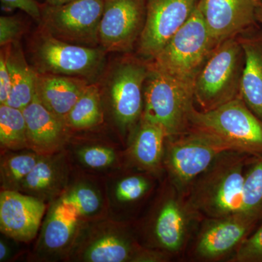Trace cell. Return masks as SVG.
Listing matches in <instances>:
<instances>
[{"mask_svg":"<svg viewBox=\"0 0 262 262\" xmlns=\"http://www.w3.org/2000/svg\"><path fill=\"white\" fill-rule=\"evenodd\" d=\"M149 189L147 179L140 176H132L122 179L116 188L117 199L122 203L138 201Z\"/></svg>","mask_w":262,"mask_h":262,"instance_id":"f1b7e54d","label":"cell"},{"mask_svg":"<svg viewBox=\"0 0 262 262\" xmlns=\"http://www.w3.org/2000/svg\"><path fill=\"white\" fill-rule=\"evenodd\" d=\"M198 0H146L144 30L138 41V53L154 58L192 16Z\"/></svg>","mask_w":262,"mask_h":262,"instance_id":"8fae6325","label":"cell"},{"mask_svg":"<svg viewBox=\"0 0 262 262\" xmlns=\"http://www.w3.org/2000/svg\"><path fill=\"white\" fill-rule=\"evenodd\" d=\"M130 243L116 234H107L95 241L84 253V259L91 262H122L139 260Z\"/></svg>","mask_w":262,"mask_h":262,"instance_id":"603a6c76","label":"cell"},{"mask_svg":"<svg viewBox=\"0 0 262 262\" xmlns=\"http://www.w3.org/2000/svg\"><path fill=\"white\" fill-rule=\"evenodd\" d=\"M32 153H26L10 157L1 164V181L7 190L20 189V184L40 159Z\"/></svg>","mask_w":262,"mask_h":262,"instance_id":"484cf974","label":"cell"},{"mask_svg":"<svg viewBox=\"0 0 262 262\" xmlns=\"http://www.w3.org/2000/svg\"><path fill=\"white\" fill-rule=\"evenodd\" d=\"M189 120L190 128L214 136L232 149L262 156V120L239 96L211 111L194 107Z\"/></svg>","mask_w":262,"mask_h":262,"instance_id":"277c9868","label":"cell"},{"mask_svg":"<svg viewBox=\"0 0 262 262\" xmlns=\"http://www.w3.org/2000/svg\"><path fill=\"white\" fill-rule=\"evenodd\" d=\"M245 55L239 38H229L214 48L193 83L194 101L208 112L239 96Z\"/></svg>","mask_w":262,"mask_h":262,"instance_id":"3957f363","label":"cell"},{"mask_svg":"<svg viewBox=\"0 0 262 262\" xmlns=\"http://www.w3.org/2000/svg\"><path fill=\"white\" fill-rule=\"evenodd\" d=\"M168 139L165 164L173 187L184 196L221 153L233 150L214 136L195 129Z\"/></svg>","mask_w":262,"mask_h":262,"instance_id":"52a82bcc","label":"cell"},{"mask_svg":"<svg viewBox=\"0 0 262 262\" xmlns=\"http://www.w3.org/2000/svg\"><path fill=\"white\" fill-rule=\"evenodd\" d=\"M2 8L6 10L19 9L29 15L38 24L42 18V12L44 3L37 0H0Z\"/></svg>","mask_w":262,"mask_h":262,"instance_id":"d6a6232c","label":"cell"},{"mask_svg":"<svg viewBox=\"0 0 262 262\" xmlns=\"http://www.w3.org/2000/svg\"><path fill=\"white\" fill-rule=\"evenodd\" d=\"M104 5V0H73L57 6L44 3L38 26L63 42L100 48L98 29Z\"/></svg>","mask_w":262,"mask_h":262,"instance_id":"ba28073f","label":"cell"},{"mask_svg":"<svg viewBox=\"0 0 262 262\" xmlns=\"http://www.w3.org/2000/svg\"><path fill=\"white\" fill-rule=\"evenodd\" d=\"M8 247L3 241L0 242V261H3L8 254Z\"/></svg>","mask_w":262,"mask_h":262,"instance_id":"d590c367","label":"cell"},{"mask_svg":"<svg viewBox=\"0 0 262 262\" xmlns=\"http://www.w3.org/2000/svg\"><path fill=\"white\" fill-rule=\"evenodd\" d=\"M168 135L163 127L141 119L132 144V155L143 168L155 170L159 167L165 151Z\"/></svg>","mask_w":262,"mask_h":262,"instance_id":"ffe728a7","label":"cell"},{"mask_svg":"<svg viewBox=\"0 0 262 262\" xmlns=\"http://www.w3.org/2000/svg\"><path fill=\"white\" fill-rule=\"evenodd\" d=\"M194 102L192 84L149 67L144 84L142 120L163 127L168 138L181 135L190 129Z\"/></svg>","mask_w":262,"mask_h":262,"instance_id":"8992f818","label":"cell"},{"mask_svg":"<svg viewBox=\"0 0 262 262\" xmlns=\"http://www.w3.org/2000/svg\"><path fill=\"white\" fill-rule=\"evenodd\" d=\"M101 86L98 82L89 84L67 117L69 127L89 128L101 121Z\"/></svg>","mask_w":262,"mask_h":262,"instance_id":"7402d4cb","label":"cell"},{"mask_svg":"<svg viewBox=\"0 0 262 262\" xmlns=\"http://www.w3.org/2000/svg\"><path fill=\"white\" fill-rule=\"evenodd\" d=\"M146 18V0H106L98 29L106 53H128L139 41Z\"/></svg>","mask_w":262,"mask_h":262,"instance_id":"30bf717a","label":"cell"},{"mask_svg":"<svg viewBox=\"0 0 262 262\" xmlns=\"http://www.w3.org/2000/svg\"><path fill=\"white\" fill-rule=\"evenodd\" d=\"M256 17L257 23L259 24L262 27V2L256 3Z\"/></svg>","mask_w":262,"mask_h":262,"instance_id":"e575fe53","label":"cell"},{"mask_svg":"<svg viewBox=\"0 0 262 262\" xmlns=\"http://www.w3.org/2000/svg\"><path fill=\"white\" fill-rule=\"evenodd\" d=\"M8 46L0 52V104H5L11 91V78L8 65Z\"/></svg>","mask_w":262,"mask_h":262,"instance_id":"836d02e7","label":"cell"},{"mask_svg":"<svg viewBox=\"0 0 262 262\" xmlns=\"http://www.w3.org/2000/svg\"><path fill=\"white\" fill-rule=\"evenodd\" d=\"M61 201L71 205L79 215H89L98 211L101 200L96 191L87 186H78L62 196Z\"/></svg>","mask_w":262,"mask_h":262,"instance_id":"83f0119b","label":"cell"},{"mask_svg":"<svg viewBox=\"0 0 262 262\" xmlns=\"http://www.w3.org/2000/svg\"><path fill=\"white\" fill-rule=\"evenodd\" d=\"M27 31V25L18 15L0 18V45L1 47L20 42Z\"/></svg>","mask_w":262,"mask_h":262,"instance_id":"4dcf8cb0","label":"cell"},{"mask_svg":"<svg viewBox=\"0 0 262 262\" xmlns=\"http://www.w3.org/2000/svg\"><path fill=\"white\" fill-rule=\"evenodd\" d=\"M0 143L10 149L28 146L27 124L21 110L0 105Z\"/></svg>","mask_w":262,"mask_h":262,"instance_id":"d4e9b609","label":"cell"},{"mask_svg":"<svg viewBox=\"0 0 262 262\" xmlns=\"http://www.w3.org/2000/svg\"><path fill=\"white\" fill-rule=\"evenodd\" d=\"M79 156L84 165L93 168H105L115 160L113 149L99 146L84 148L79 152Z\"/></svg>","mask_w":262,"mask_h":262,"instance_id":"1f68e13d","label":"cell"},{"mask_svg":"<svg viewBox=\"0 0 262 262\" xmlns=\"http://www.w3.org/2000/svg\"><path fill=\"white\" fill-rule=\"evenodd\" d=\"M28 48L29 63L37 73L72 76L96 82L105 70L107 53L101 48L63 42L39 26Z\"/></svg>","mask_w":262,"mask_h":262,"instance_id":"7a4b0ae2","label":"cell"},{"mask_svg":"<svg viewBox=\"0 0 262 262\" xmlns=\"http://www.w3.org/2000/svg\"><path fill=\"white\" fill-rule=\"evenodd\" d=\"M256 222L243 213L206 219L193 246V256L203 261H220L235 252Z\"/></svg>","mask_w":262,"mask_h":262,"instance_id":"7c38bea8","label":"cell"},{"mask_svg":"<svg viewBox=\"0 0 262 262\" xmlns=\"http://www.w3.org/2000/svg\"><path fill=\"white\" fill-rule=\"evenodd\" d=\"M251 158L235 150L221 153L184 195L191 209L206 219L241 213L245 173Z\"/></svg>","mask_w":262,"mask_h":262,"instance_id":"6da1fadb","label":"cell"},{"mask_svg":"<svg viewBox=\"0 0 262 262\" xmlns=\"http://www.w3.org/2000/svg\"><path fill=\"white\" fill-rule=\"evenodd\" d=\"M239 39L245 55L239 96L262 120V35Z\"/></svg>","mask_w":262,"mask_h":262,"instance_id":"ac0fdd59","label":"cell"},{"mask_svg":"<svg viewBox=\"0 0 262 262\" xmlns=\"http://www.w3.org/2000/svg\"><path fill=\"white\" fill-rule=\"evenodd\" d=\"M255 0H198V8L217 44L257 23Z\"/></svg>","mask_w":262,"mask_h":262,"instance_id":"4fadbf2b","label":"cell"},{"mask_svg":"<svg viewBox=\"0 0 262 262\" xmlns=\"http://www.w3.org/2000/svg\"><path fill=\"white\" fill-rule=\"evenodd\" d=\"M8 65L11 78V91L5 104L24 110L36 94L37 72L28 63L20 42L8 46Z\"/></svg>","mask_w":262,"mask_h":262,"instance_id":"d6986e66","label":"cell"},{"mask_svg":"<svg viewBox=\"0 0 262 262\" xmlns=\"http://www.w3.org/2000/svg\"><path fill=\"white\" fill-rule=\"evenodd\" d=\"M198 217L185 196L173 187L155 217L153 232L157 244L169 253L180 252L187 243L191 223Z\"/></svg>","mask_w":262,"mask_h":262,"instance_id":"5bb4252c","label":"cell"},{"mask_svg":"<svg viewBox=\"0 0 262 262\" xmlns=\"http://www.w3.org/2000/svg\"><path fill=\"white\" fill-rule=\"evenodd\" d=\"M149 73L148 60L125 56L115 62L105 77L114 117L123 128L132 126L142 117L144 84Z\"/></svg>","mask_w":262,"mask_h":262,"instance_id":"9c48e42d","label":"cell"},{"mask_svg":"<svg viewBox=\"0 0 262 262\" xmlns=\"http://www.w3.org/2000/svg\"><path fill=\"white\" fill-rule=\"evenodd\" d=\"M57 178L56 165L50 160L40 158L24 179L20 189L31 193L44 192L56 184Z\"/></svg>","mask_w":262,"mask_h":262,"instance_id":"4316f807","label":"cell"},{"mask_svg":"<svg viewBox=\"0 0 262 262\" xmlns=\"http://www.w3.org/2000/svg\"><path fill=\"white\" fill-rule=\"evenodd\" d=\"M90 83L82 77L37 73L36 94L48 110L67 122L71 110Z\"/></svg>","mask_w":262,"mask_h":262,"instance_id":"2e32d148","label":"cell"},{"mask_svg":"<svg viewBox=\"0 0 262 262\" xmlns=\"http://www.w3.org/2000/svg\"><path fill=\"white\" fill-rule=\"evenodd\" d=\"M73 0H45V3L52 6H57V5H61L66 3H70Z\"/></svg>","mask_w":262,"mask_h":262,"instance_id":"8d00e7d4","label":"cell"},{"mask_svg":"<svg viewBox=\"0 0 262 262\" xmlns=\"http://www.w3.org/2000/svg\"><path fill=\"white\" fill-rule=\"evenodd\" d=\"M256 1V3H258V2H262V0H255Z\"/></svg>","mask_w":262,"mask_h":262,"instance_id":"74e56055","label":"cell"},{"mask_svg":"<svg viewBox=\"0 0 262 262\" xmlns=\"http://www.w3.org/2000/svg\"><path fill=\"white\" fill-rule=\"evenodd\" d=\"M211 37L198 8L160 53L149 61L152 70L194 83V78L218 46Z\"/></svg>","mask_w":262,"mask_h":262,"instance_id":"5b68a950","label":"cell"},{"mask_svg":"<svg viewBox=\"0 0 262 262\" xmlns=\"http://www.w3.org/2000/svg\"><path fill=\"white\" fill-rule=\"evenodd\" d=\"M23 111L27 124L28 146L39 151H50L61 145L67 136V122L48 110L35 94Z\"/></svg>","mask_w":262,"mask_h":262,"instance_id":"e0dca14e","label":"cell"},{"mask_svg":"<svg viewBox=\"0 0 262 262\" xmlns=\"http://www.w3.org/2000/svg\"><path fill=\"white\" fill-rule=\"evenodd\" d=\"M104 1H106V0H104Z\"/></svg>","mask_w":262,"mask_h":262,"instance_id":"f35d334b","label":"cell"},{"mask_svg":"<svg viewBox=\"0 0 262 262\" xmlns=\"http://www.w3.org/2000/svg\"><path fill=\"white\" fill-rule=\"evenodd\" d=\"M80 216L73 206L61 201L57 203L52 208L43 229L46 247L58 250L67 246L73 237Z\"/></svg>","mask_w":262,"mask_h":262,"instance_id":"44dd1931","label":"cell"},{"mask_svg":"<svg viewBox=\"0 0 262 262\" xmlns=\"http://www.w3.org/2000/svg\"><path fill=\"white\" fill-rule=\"evenodd\" d=\"M46 206L42 201L18 191L5 190L0 195V229L16 241H31L35 237Z\"/></svg>","mask_w":262,"mask_h":262,"instance_id":"9a60e30c","label":"cell"},{"mask_svg":"<svg viewBox=\"0 0 262 262\" xmlns=\"http://www.w3.org/2000/svg\"><path fill=\"white\" fill-rule=\"evenodd\" d=\"M229 261L262 262V226L243 241Z\"/></svg>","mask_w":262,"mask_h":262,"instance_id":"f546056e","label":"cell"},{"mask_svg":"<svg viewBox=\"0 0 262 262\" xmlns=\"http://www.w3.org/2000/svg\"><path fill=\"white\" fill-rule=\"evenodd\" d=\"M241 213L256 223L262 220V156L250 158L246 167Z\"/></svg>","mask_w":262,"mask_h":262,"instance_id":"cb8c5ba5","label":"cell"}]
</instances>
